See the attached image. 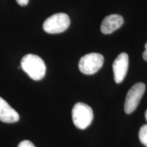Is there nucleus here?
I'll return each instance as SVG.
<instances>
[{
  "instance_id": "nucleus-1",
  "label": "nucleus",
  "mask_w": 147,
  "mask_h": 147,
  "mask_svg": "<svg viewBox=\"0 0 147 147\" xmlns=\"http://www.w3.org/2000/svg\"><path fill=\"white\" fill-rule=\"evenodd\" d=\"M21 67L34 80H42L45 77L47 71V67L43 59L34 54L25 55L21 59Z\"/></svg>"
},
{
  "instance_id": "nucleus-2",
  "label": "nucleus",
  "mask_w": 147,
  "mask_h": 147,
  "mask_svg": "<svg viewBox=\"0 0 147 147\" xmlns=\"http://www.w3.org/2000/svg\"><path fill=\"white\" fill-rule=\"evenodd\" d=\"M71 117L74 124L77 128L85 129L93 121V110L85 103L78 102L71 110Z\"/></svg>"
},
{
  "instance_id": "nucleus-3",
  "label": "nucleus",
  "mask_w": 147,
  "mask_h": 147,
  "mask_svg": "<svg viewBox=\"0 0 147 147\" xmlns=\"http://www.w3.org/2000/svg\"><path fill=\"white\" fill-rule=\"evenodd\" d=\"M70 19L65 13H57L51 16L43 23V29L51 34L62 33L68 28Z\"/></svg>"
},
{
  "instance_id": "nucleus-4",
  "label": "nucleus",
  "mask_w": 147,
  "mask_h": 147,
  "mask_svg": "<svg viewBox=\"0 0 147 147\" xmlns=\"http://www.w3.org/2000/svg\"><path fill=\"white\" fill-rule=\"evenodd\" d=\"M104 61V58L102 55L97 53H89L80 59L78 67L84 74L92 75L100 70Z\"/></svg>"
},
{
  "instance_id": "nucleus-5",
  "label": "nucleus",
  "mask_w": 147,
  "mask_h": 147,
  "mask_svg": "<svg viewBox=\"0 0 147 147\" xmlns=\"http://www.w3.org/2000/svg\"><path fill=\"white\" fill-rule=\"evenodd\" d=\"M146 86L143 82H138L132 86L126 95L125 102V112L131 114L136 109L144 95Z\"/></svg>"
},
{
  "instance_id": "nucleus-6",
  "label": "nucleus",
  "mask_w": 147,
  "mask_h": 147,
  "mask_svg": "<svg viewBox=\"0 0 147 147\" xmlns=\"http://www.w3.org/2000/svg\"><path fill=\"white\" fill-rule=\"evenodd\" d=\"M129 66V57L125 53H121L115 59L113 65L114 78L117 83L123 81L127 73Z\"/></svg>"
},
{
  "instance_id": "nucleus-7",
  "label": "nucleus",
  "mask_w": 147,
  "mask_h": 147,
  "mask_svg": "<svg viewBox=\"0 0 147 147\" xmlns=\"http://www.w3.org/2000/svg\"><path fill=\"white\" fill-rule=\"evenodd\" d=\"M124 23L122 16L110 14L105 17L101 25V32L104 34H110L120 28Z\"/></svg>"
},
{
  "instance_id": "nucleus-8",
  "label": "nucleus",
  "mask_w": 147,
  "mask_h": 147,
  "mask_svg": "<svg viewBox=\"0 0 147 147\" xmlns=\"http://www.w3.org/2000/svg\"><path fill=\"white\" fill-rule=\"evenodd\" d=\"M19 120L17 112L0 97V121L6 123H14Z\"/></svg>"
},
{
  "instance_id": "nucleus-9",
  "label": "nucleus",
  "mask_w": 147,
  "mask_h": 147,
  "mask_svg": "<svg viewBox=\"0 0 147 147\" xmlns=\"http://www.w3.org/2000/svg\"><path fill=\"white\" fill-rule=\"evenodd\" d=\"M138 136L141 143L147 147V124L142 125L140 129Z\"/></svg>"
},
{
  "instance_id": "nucleus-10",
  "label": "nucleus",
  "mask_w": 147,
  "mask_h": 147,
  "mask_svg": "<svg viewBox=\"0 0 147 147\" xmlns=\"http://www.w3.org/2000/svg\"><path fill=\"white\" fill-rule=\"evenodd\" d=\"M18 147H36V146L29 140H23L19 143L18 145Z\"/></svg>"
},
{
  "instance_id": "nucleus-11",
  "label": "nucleus",
  "mask_w": 147,
  "mask_h": 147,
  "mask_svg": "<svg viewBox=\"0 0 147 147\" xmlns=\"http://www.w3.org/2000/svg\"><path fill=\"white\" fill-rule=\"evenodd\" d=\"M16 2H17L20 5L24 6V5H26L28 4L29 0H16Z\"/></svg>"
},
{
  "instance_id": "nucleus-12",
  "label": "nucleus",
  "mask_w": 147,
  "mask_h": 147,
  "mask_svg": "<svg viewBox=\"0 0 147 147\" xmlns=\"http://www.w3.org/2000/svg\"><path fill=\"white\" fill-rule=\"evenodd\" d=\"M142 57H143V59L147 61V42L146 45H145V51L143 53Z\"/></svg>"
},
{
  "instance_id": "nucleus-13",
  "label": "nucleus",
  "mask_w": 147,
  "mask_h": 147,
  "mask_svg": "<svg viewBox=\"0 0 147 147\" xmlns=\"http://www.w3.org/2000/svg\"><path fill=\"white\" fill-rule=\"evenodd\" d=\"M145 118H146V120L147 121V109L146 110V112H145Z\"/></svg>"
}]
</instances>
